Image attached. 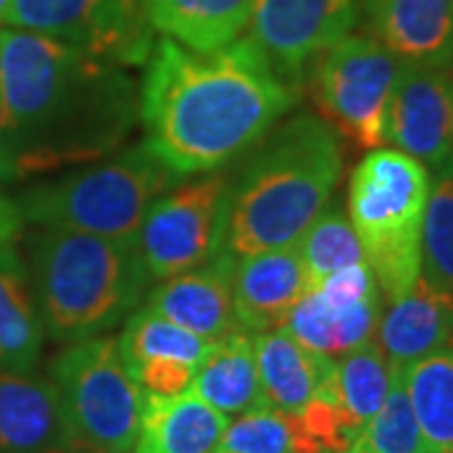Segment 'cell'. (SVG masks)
<instances>
[{"label":"cell","mask_w":453,"mask_h":453,"mask_svg":"<svg viewBox=\"0 0 453 453\" xmlns=\"http://www.w3.org/2000/svg\"><path fill=\"white\" fill-rule=\"evenodd\" d=\"M139 119L121 65L0 28V177L71 172L119 151Z\"/></svg>","instance_id":"cell-1"},{"label":"cell","mask_w":453,"mask_h":453,"mask_svg":"<svg viewBox=\"0 0 453 453\" xmlns=\"http://www.w3.org/2000/svg\"><path fill=\"white\" fill-rule=\"evenodd\" d=\"M139 91L144 144L174 177L210 174L265 139L300 98L242 35L214 53L162 38Z\"/></svg>","instance_id":"cell-2"},{"label":"cell","mask_w":453,"mask_h":453,"mask_svg":"<svg viewBox=\"0 0 453 453\" xmlns=\"http://www.w3.org/2000/svg\"><path fill=\"white\" fill-rule=\"evenodd\" d=\"M342 174V142L315 113L273 131L232 179L226 252L247 257L290 247L327 207Z\"/></svg>","instance_id":"cell-3"},{"label":"cell","mask_w":453,"mask_h":453,"mask_svg":"<svg viewBox=\"0 0 453 453\" xmlns=\"http://www.w3.org/2000/svg\"><path fill=\"white\" fill-rule=\"evenodd\" d=\"M149 282L136 242L71 229H43L33 242V295L50 338L104 335L139 308Z\"/></svg>","instance_id":"cell-4"},{"label":"cell","mask_w":453,"mask_h":453,"mask_svg":"<svg viewBox=\"0 0 453 453\" xmlns=\"http://www.w3.org/2000/svg\"><path fill=\"white\" fill-rule=\"evenodd\" d=\"M428 195L431 172L393 146L368 151L348 181V219L388 303L421 277Z\"/></svg>","instance_id":"cell-5"},{"label":"cell","mask_w":453,"mask_h":453,"mask_svg":"<svg viewBox=\"0 0 453 453\" xmlns=\"http://www.w3.org/2000/svg\"><path fill=\"white\" fill-rule=\"evenodd\" d=\"M179 181L142 142L119 149L111 159L86 164L33 187L16 207L23 219L46 229L136 242L149 207Z\"/></svg>","instance_id":"cell-6"},{"label":"cell","mask_w":453,"mask_h":453,"mask_svg":"<svg viewBox=\"0 0 453 453\" xmlns=\"http://www.w3.org/2000/svg\"><path fill=\"white\" fill-rule=\"evenodd\" d=\"M73 438L104 453H131L139 434L144 390L127 368L111 335L71 342L50 365Z\"/></svg>","instance_id":"cell-7"},{"label":"cell","mask_w":453,"mask_h":453,"mask_svg":"<svg viewBox=\"0 0 453 453\" xmlns=\"http://www.w3.org/2000/svg\"><path fill=\"white\" fill-rule=\"evenodd\" d=\"M310 65L303 86L340 142L360 151L388 144V104L403 61L372 35L348 33Z\"/></svg>","instance_id":"cell-8"},{"label":"cell","mask_w":453,"mask_h":453,"mask_svg":"<svg viewBox=\"0 0 453 453\" xmlns=\"http://www.w3.org/2000/svg\"><path fill=\"white\" fill-rule=\"evenodd\" d=\"M232 179L204 177L172 187L146 211L139 252L151 280H169L207 265L226 250Z\"/></svg>","instance_id":"cell-9"},{"label":"cell","mask_w":453,"mask_h":453,"mask_svg":"<svg viewBox=\"0 0 453 453\" xmlns=\"http://www.w3.org/2000/svg\"><path fill=\"white\" fill-rule=\"evenodd\" d=\"M3 23L121 68L144 65L154 49L142 0H11Z\"/></svg>","instance_id":"cell-10"},{"label":"cell","mask_w":453,"mask_h":453,"mask_svg":"<svg viewBox=\"0 0 453 453\" xmlns=\"http://www.w3.org/2000/svg\"><path fill=\"white\" fill-rule=\"evenodd\" d=\"M380 312L383 295L371 267L356 265L310 285L282 327L310 350L338 360L375 338Z\"/></svg>","instance_id":"cell-11"},{"label":"cell","mask_w":453,"mask_h":453,"mask_svg":"<svg viewBox=\"0 0 453 453\" xmlns=\"http://www.w3.org/2000/svg\"><path fill=\"white\" fill-rule=\"evenodd\" d=\"M363 0H255L247 38L285 81L303 88L305 68L353 31Z\"/></svg>","instance_id":"cell-12"},{"label":"cell","mask_w":453,"mask_h":453,"mask_svg":"<svg viewBox=\"0 0 453 453\" xmlns=\"http://www.w3.org/2000/svg\"><path fill=\"white\" fill-rule=\"evenodd\" d=\"M386 139L428 172L453 162V73L449 68L401 65L390 94Z\"/></svg>","instance_id":"cell-13"},{"label":"cell","mask_w":453,"mask_h":453,"mask_svg":"<svg viewBox=\"0 0 453 453\" xmlns=\"http://www.w3.org/2000/svg\"><path fill=\"white\" fill-rule=\"evenodd\" d=\"M234 262L225 250L196 270L162 280L146 308L211 342L242 330L234 312Z\"/></svg>","instance_id":"cell-14"},{"label":"cell","mask_w":453,"mask_h":453,"mask_svg":"<svg viewBox=\"0 0 453 453\" xmlns=\"http://www.w3.org/2000/svg\"><path fill=\"white\" fill-rule=\"evenodd\" d=\"M310 277L297 244L262 250L234 262V312L244 333L282 327L308 292Z\"/></svg>","instance_id":"cell-15"},{"label":"cell","mask_w":453,"mask_h":453,"mask_svg":"<svg viewBox=\"0 0 453 453\" xmlns=\"http://www.w3.org/2000/svg\"><path fill=\"white\" fill-rule=\"evenodd\" d=\"M372 340L393 371L453 348V292L421 275L380 312Z\"/></svg>","instance_id":"cell-16"},{"label":"cell","mask_w":453,"mask_h":453,"mask_svg":"<svg viewBox=\"0 0 453 453\" xmlns=\"http://www.w3.org/2000/svg\"><path fill=\"white\" fill-rule=\"evenodd\" d=\"M372 38L403 64H453V0H363Z\"/></svg>","instance_id":"cell-17"},{"label":"cell","mask_w":453,"mask_h":453,"mask_svg":"<svg viewBox=\"0 0 453 453\" xmlns=\"http://www.w3.org/2000/svg\"><path fill=\"white\" fill-rule=\"evenodd\" d=\"M73 441L56 386L0 371V453H50Z\"/></svg>","instance_id":"cell-18"},{"label":"cell","mask_w":453,"mask_h":453,"mask_svg":"<svg viewBox=\"0 0 453 453\" xmlns=\"http://www.w3.org/2000/svg\"><path fill=\"white\" fill-rule=\"evenodd\" d=\"M259 386L265 403L285 413H303L330 383L335 360L320 356L292 338L288 327L255 335Z\"/></svg>","instance_id":"cell-19"},{"label":"cell","mask_w":453,"mask_h":453,"mask_svg":"<svg viewBox=\"0 0 453 453\" xmlns=\"http://www.w3.org/2000/svg\"><path fill=\"white\" fill-rule=\"evenodd\" d=\"M229 416L196 398L192 390L179 395H149L131 453H217Z\"/></svg>","instance_id":"cell-20"},{"label":"cell","mask_w":453,"mask_h":453,"mask_svg":"<svg viewBox=\"0 0 453 453\" xmlns=\"http://www.w3.org/2000/svg\"><path fill=\"white\" fill-rule=\"evenodd\" d=\"M154 31L196 53L232 46L250 26L255 0H142Z\"/></svg>","instance_id":"cell-21"},{"label":"cell","mask_w":453,"mask_h":453,"mask_svg":"<svg viewBox=\"0 0 453 453\" xmlns=\"http://www.w3.org/2000/svg\"><path fill=\"white\" fill-rule=\"evenodd\" d=\"M192 393L229 418L265 403L259 386L255 335L237 330L211 345L192 380Z\"/></svg>","instance_id":"cell-22"},{"label":"cell","mask_w":453,"mask_h":453,"mask_svg":"<svg viewBox=\"0 0 453 453\" xmlns=\"http://www.w3.org/2000/svg\"><path fill=\"white\" fill-rule=\"evenodd\" d=\"M43 333L26 265L16 247L5 244L0 247V371L31 372Z\"/></svg>","instance_id":"cell-23"},{"label":"cell","mask_w":453,"mask_h":453,"mask_svg":"<svg viewBox=\"0 0 453 453\" xmlns=\"http://www.w3.org/2000/svg\"><path fill=\"white\" fill-rule=\"evenodd\" d=\"M393 383V368L375 340L335 360V372L325 388L342 423L360 438L365 423L378 413Z\"/></svg>","instance_id":"cell-24"},{"label":"cell","mask_w":453,"mask_h":453,"mask_svg":"<svg viewBox=\"0 0 453 453\" xmlns=\"http://www.w3.org/2000/svg\"><path fill=\"white\" fill-rule=\"evenodd\" d=\"M426 449L453 453V348L401 371Z\"/></svg>","instance_id":"cell-25"},{"label":"cell","mask_w":453,"mask_h":453,"mask_svg":"<svg viewBox=\"0 0 453 453\" xmlns=\"http://www.w3.org/2000/svg\"><path fill=\"white\" fill-rule=\"evenodd\" d=\"M116 340L129 371L149 360H179L199 368L214 345L211 340L166 320L149 308L131 312L124 333Z\"/></svg>","instance_id":"cell-26"},{"label":"cell","mask_w":453,"mask_h":453,"mask_svg":"<svg viewBox=\"0 0 453 453\" xmlns=\"http://www.w3.org/2000/svg\"><path fill=\"white\" fill-rule=\"evenodd\" d=\"M295 244H297V252L308 270L310 285L335 275L340 270L368 265L356 229L350 225L348 214L338 207H333V210L325 207Z\"/></svg>","instance_id":"cell-27"},{"label":"cell","mask_w":453,"mask_h":453,"mask_svg":"<svg viewBox=\"0 0 453 453\" xmlns=\"http://www.w3.org/2000/svg\"><path fill=\"white\" fill-rule=\"evenodd\" d=\"M421 275L441 290L453 292V162L431 177L423 219Z\"/></svg>","instance_id":"cell-28"},{"label":"cell","mask_w":453,"mask_h":453,"mask_svg":"<svg viewBox=\"0 0 453 453\" xmlns=\"http://www.w3.org/2000/svg\"><path fill=\"white\" fill-rule=\"evenodd\" d=\"M225 453H305L297 416L262 403L229 418L219 443Z\"/></svg>","instance_id":"cell-29"},{"label":"cell","mask_w":453,"mask_h":453,"mask_svg":"<svg viewBox=\"0 0 453 453\" xmlns=\"http://www.w3.org/2000/svg\"><path fill=\"white\" fill-rule=\"evenodd\" d=\"M426 449L413 405L408 401L401 371H393L388 395L365 423L350 453H418Z\"/></svg>","instance_id":"cell-30"},{"label":"cell","mask_w":453,"mask_h":453,"mask_svg":"<svg viewBox=\"0 0 453 453\" xmlns=\"http://www.w3.org/2000/svg\"><path fill=\"white\" fill-rule=\"evenodd\" d=\"M20 225H23V217L18 211L16 202L0 196V247L13 244L18 232H20Z\"/></svg>","instance_id":"cell-31"},{"label":"cell","mask_w":453,"mask_h":453,"mask_svg":"<svg viewBox=\"0 0 453 453\" xmlns=\"http://www.w3.org/2000/svg\"><path fill=\"white\" fill-rule=\"evenodd\" d=\"M50 453H104L98 451V449H94V446H88V443H83V441H79V438H73V441H68L65 446H61V449H56V451Z\"/></svg>","instance_id":"cell-32"},{"label":"cell","mask_w":453,"mask_h":453,"mask_svg":"<svg viewBox=\"0 0 453 453\" xmlns=\"http://www.w3.org/2000/svg\"><path fill=\"white\" fill-rule=\"evenodd\" d=\"M8 3H11V0H0V23H3V16H5V11H8Z\"/></svg>","instance_id":"cell-33"},{"label":"cell","mask_w":453,"mask_h":453,"mask_svg":"<svg viewBox=\"0 0 453 453\" xmlns=\"http://www.w3.org/2000/svg\"><path fill=\"white\" fill-rule=\"evenodd\" d=\"M418 453H446V451H434V449H423V451H418Z\"/></svg>","instance_id":"cell-34"},{"label":"cell","mask_w":453,"mask_h":453,"mask_svg":"<svg viewBox=\"0 0 453 453\" xmlns=\"http://www.w3.org/2000/svg\"><path fill=\"white\" fill-rule=\"evenodd\" d=\"M217 453H225V451H217Z\"/></svg>","instance_id":"cell-35"},{"label":"cell","mask_w":453,"mask_h":453,"mask_svg":"<svg viewBox=\"0 0 453 453\" xmlns=\"http://www.w3.org/2000/svg\"><path fill=\"white\" fill-rule=\"evenodd\" d=\"M451 65H453V64H451Z\"/></svg>","instance_id":"cell-36"}]
</instances>
